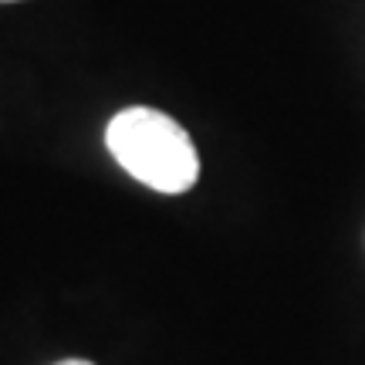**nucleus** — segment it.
<instances>
[{
    "mask_svg": "<svg viewBox=\"0 0 365 365\" xmlns=\"http://www.w3.org/2000/svg\"><path fill=\"white\" fill-rule=\"evenodd\" d=\"M105 145L132 180L156 193H186L200 180V156L190 132L159 108H122L105 129Z\"/></svg>",
    "mask_w": 365,
    "mask_h": 365,
    "instance_id": "obj_1",
    "label": "nucleus"
},
{
    "mask_svg": "<svg viewBox=\"0 0 365 365\" xmlns=\"http://www.w3.org/2000/svg\"><path fill=\"white\" fill-rule=\"evenodd\" d=\"M58 365H95V362H85V359H65V362H58Z\"/></svg>",
    "mask_w": 365,
    "mask_h": 365,
    "instance_id": "obj_2",
    "label": "nucleus"
},
{
    "mask_svg": "<svg viewBox=\"0 0 365 365\" xmlns=\"http://www.w3.org/2000/svg\"><path fill=\"white\" fill-rule=\"evenodd\" d=\"M0 4H14V0H0Z\"/></svg>",
    "mask_w": 365,
    "mask_h": 365,
    "instance_id": "obj_3",
    "label": "nucleus"
}]
</instances>
